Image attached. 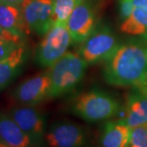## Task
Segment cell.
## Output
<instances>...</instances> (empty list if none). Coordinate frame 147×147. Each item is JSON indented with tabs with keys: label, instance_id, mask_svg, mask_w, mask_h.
Here are the masks:
<instances>
[{
	"label": "cell",
	"instance_id": "4fadbf2b",
	"mask_svg": "<svg viewBox=\"0 0 147 147\" xmlns=\"http://www.w3.org/2000/svg\"><path fill=\"white\" fill-rule=\"evenodd\" d=\"M0 26L22 39L29 34L21 7L0 1Z\"/></svg>",
	"mask_w": 147,
	"mask_h": 147
},
{
	"label": "cell",
	"instance_id": "9c48e42d",
	"mask_svg": "<svg viewBox=\"0 0 147 147\" xmlns=\"http://www.w3.org/2000/svg\"><path fill=\"white\" fill-rule=\"evenodd\" d=\"M8 115L23 131L41 147L46 135V119L44 115L34 105H21L12 107Z\"/></svg>",
	"mask_w": 147,
	"mask_h": 147
},
{
	"label": "cell",
	"instance_id": "d4e9b609",
	"mask_svg": "<svg viewBox=\"0 0 147 147\" xmlns=\"http://www.w3.org/2000/svg\"><path fill=\"white\" fill-rule=\"evenodd\" d=\"M3 146H4V147H9V146H7V145H5V144H3Z\"/></svg>",
	"mask_w": 147,
	"mask_h": 147
},
{
	"label": "cell",
	"instance_id": "7402d4cb",
	"mask_svg": "<svg viewBox=\"0 0 147 147\" xmlns=\"http://www.w3.org/2000/svg\"><path fill=\"white\" fill-rule=\"evenodd\" d=\"M2 2H4L6 3H9L11 5L16 6V7H21L24 0H0Z\"/></svg>",
	"mask_w": 147,
	"mask_h": 147
},
{
	"label": "cell",
	"instance_id": "3957f363",
	"mask_svg": "<svg viewBox=\"0 0 147 147\" xmlns=\"http://www.w3.org/2000/svg\"><path fill=\"white\" fill-rule=\"evenodd\" d=\"M88 64L79 53H66L49 68L51 78L50 98L66 95L84 79Z\"/></svg>",
	"mask_w": 147,
	"mask_h": 147
},
{
	"label": "cell",
	"instance_id": "6da1fadb",
	"mask_svg": "<svg viewBox=\"0 0 147 147\" xmlns=\"http://www.w3.org/2000/svg\"><path fill=\"white\" fill-rule=\"evenodd\" d=\"M105 81L115 87L147 85L146 46L140 42L120 43L103 68Z\"/></svg>",
	"mask_w": 147,
	"mask_h": 147
},
{
	"label": "cell",
	"instance_id": "7c38bea8",
	"mask_svg": "<svg viewBox=\"0 0 147 147\" xmlns=\"http://www.w3.org/2000/svg\"><path fill=\"white\" fill-rule=\"evenodd\" d=\"M0 142L9 147H40L18 126L8 113L1 111Z\"/></svg>",
	"mask_w": 147,
	"mask_h": 147
},
{
	"label": "cell",
	"instance_id": "7a4b0ae2",
	"mask_svg": "<svg viewBox=\"0 0 147 147\" xmlns=\"http://www.w3.org/2000/svg\"><path fill=\"white\" fill-rule=\"evenodd\" d=\"M74 115L88 123H98L110 119L120 112L119 100L107 92L92 89L74 98L70 104Z\"/></svg>",
	"mask_w": 147,
	"mask_h": 147
},
{
	"label": "cell",
	"instance_id": "603a6c76",
	"mask_svg": "<svg viewBox=\"0 0 147 147\" xmlns=\"http://www.w3.org/2000/svg\"><path fill=\"white\" fill-rule=\"evenodd\" d=\"M135 7H147V0H131Z\"/></svg>",
	"mask_w": 147,
	"mask_h": 147
},
{
	"label": "cell",
	"instance_id": "ba28073f",
	"mask_svg": "<svg viewBox=\"0 0 147 147\" xmlns=\"http://www.w3.org/2000/svg\"><path fill=\"white\" fill-rule=\"evenodd\" d=\"M45 141L49 147H86L88 137L83 126L62 120L52 124L46 132Z\"/></svg>",
	"mask_w": 147,
	"mask_h": 147
},
{
	"label": "cell",
	"instance_id": "9a60e30c",
	"mask_svg": "<svg viewBox=\"0 0 147 147\" xmlns=\"http://www.w3.org/2000/svg\"><path fill=\"white\" fill-rule=\"evenodd\" d=\"M26 57V47L22 43L7 59L0 61V90L5 88L18 74Z\"/></svg>",
	"mask_w": 147,
	"mask_h": 147
},
{
	"label": "cell",
	"instance_id": "277c9868",
	"mask_svg": "<svg viewBox=\"0 0 147 147\" xmlns=\"http://www.w3.org/2000/svg\"><path fill=\"white\" fill-rule=\"evenodd\" d=\"M119 44L116 34L110 27L97 26L88 38L80 43L78 53L88 65L105 62Z\"/></svg>",
	"mask_w": 147,
	"mask_h": 147
},
{
	"label": "cell",
	"instance_id": "30bf717a",
	"mask_svg": "<svg viewBox=\"0 0 147 147\" xmlns=\"http://www.w3.org/2000/svg\"><path fill=\"white\" fill-rule=\"evenodd\" d=\"M51 84L48 71L36 74L17 86L14 91V98L21 105H38L50 98Z\"/></svg>",
	"mask_w": 147,
	"mask_h": 147
},
{
	"label": "cell",
	"instance_id": "52a82bcc",
	"mask_svg": "<svg viewBox=\"0 0 147 147\" xmlns=\"http://www.w3.org/2000/svg\"><path fill=\"white\" fill-rule=\"evenodd\" d=\"M98 26L97 9L92 0H84L72 11L67 28L73 43L80 44Z\"/></svg>",
	"mask_w": 147,
	"mask_h": 147
},
{
	"label": "cell",
	"instance_id": "484cf974",
	"mask_svg": "<svg viewBox=\"0 0 147 147\" xmlns=\"http://www.w3.org/2000/svg\"><path fill=\"white\" fill-rule=\"evenodd\" d=\"M146 54H147V46H146Z\"/></svg>",
	"mask_w": 147,
	"mask_h": 147
},
{
	"label": "cell",
	"instance_id": "ffe728a7",
	"mask_svg": "<svg viewBox=\"0 0 147 147\" xmlns=\"http://www.w3.org/2000/svg\"><path fill=\"white\" fill-rule=\"evenodd\" d=\"M134 5L131 0H120L119 1V18L121 21H124L132 13Z\"/></svg>",
	"mask_w": 147,
	"mask_h": 147
},
{
	"label": "cell",
	"instance_id": "ac0fdd59",
	"mask_svg": "<svg viewBox=\"0 0 147 147\" xmlns=\"http://www.w3.org/2000/svg\"><path fill=\"white\" fill-rule=\"evenodd\" d=\"M127 147H147V123L130 128Z\"/></svg>",
	"mask_w": 147,
	"mask_h": 147
},
{
	"label": "cell",
	"instance_id": "2e32d148",
	"mask_svg": "<svg viewBox=\"0 0 147 147\" xmlns=\"http://www.w3.org/2000/svg\"><path fill=\"white\" fill-rule=\"evenodd\" d=\"M120 31L128 35H147V7H135L120 24Z\"/></svg>",
	"mask_w": 147,
	"mask_h": 147
},
{
	"label": "cell",
	"instance_id": "5bb4252c",
	"mask_svg": "<svg viewBox=\"0 0 147 147\" xmlns=\"http://www.w3.org/2000/svg\"><path fill=\"white\" fill-rule=\"evenodd\" d=\"M130 127L123 121H109L100 133V147H127Z\"/></svg>",
	"mask_w": 147,
	"mask_h": 147
},
{
	"label": "cell",
	"instance_id": "8fae6325",
	"mask_svg": "<svg viewBox=\"0 0 147 147\" xmlns=\"http://www.w3.org/2000/svg\"><path fill=\"white\" fill-rule=\"evenodd\" d=\"M130 128L147 123V85L131 92L127 97L122 119Z\"/></svg>",
	"mask_w": 147,
	"mask_h": 147
},
{
	"label": "cell",
	"instance_id": "d6986e66",
	"mask_svg": "<svg viewBox=\"0 0 147 147\" xmlns=\"http://www.w3.org/2000/svg\"><path fill=\"white\" fill-rule=\"evenodd\" d=\"M23 42H17L10 40H0V61L5 60Z\"/></svg>",
	"mask_w": 147,
	"mask_h": 147
},
{
	"label": "cell",
	"instance_id": "e0dca14e",
	"mask_svg": "<svg viewBox=\"0 0 147 147\" xmlns=\"http://www.w3.org/2000/svg\"><path fill=\"white\" fill-rule=\"evenodd\" d=\"M84 0H53L54 24L67 25L69 17L74 8Z\"/></svg>",
	"mask_w": 147,
	"mask_h": 147
},
{
	"label": "cell",
	"instance_id": "5b68a950",
	"mask_svg": "<svg viewBox=\"0 0 147 147\" xmlns=\"http://www.w3.org/2000/svg\"><path fill=\"white\" fill-rule=\"evenodd\" d=\"M71 43L73 40L67 25L53 24L37 47L36 62L42 67L50 68L67 53Z\"/></svg>",
	"mask_w": 147,
	"mask_h": 147
},
{
	"label": "cell",
	"instance_id": "44dd1931",
	"mask_svg": "<svg viewBox=\"0 0 147 147\" xmlns=\"http://www.w3.org/2000/svg\"><path fill=\"white\" fill-rule=\"evenodd\" d=\"M0 40H10L17 42H23V39L0 26Z\"/></svg>",
	"mask_w": 147,
	"mask_h": 147
},
{
	"label": "cell",
	"instance_id": "8992f818",
	"mask_svg": "<svg viewBox=\"0 0 147 147\" xmlns=\"http://www.w3.org/2000/svg\"><path fill=\"white\" fill-rule=\"evenodd\" d=\"M20 7L29 33L43 37L53 27V0H24Z\"/></svg>",
	"mask_w": 147,
	"mask_h": 147
},
{
	"label": "cell",
	"instance_id": "cb8c5ba5",
	"mask_svg": "<svg viewBox=\"0 0 147 147\" xmlns=\"http://www.w3.org/2000/svg\"><path fill=\"white\" fill-rule=\"evenodd\" d=\"M0 147H4V146H3V144L2 142H0Z\"/></svg>",
	"mask_w": 147,
	"mask_h": 147
}]
</instances>
